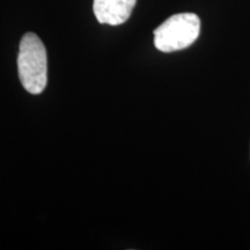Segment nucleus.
Masks as SVG:
<instances>
[{"label":"nucleus","mask_w":250,"mask_h":250,"mask_svg":"<svg viewBox=\"0 0 250 250\" xmlns=\"http://www.w3.org/2000/svg\"><path fill=\"white\" fill-rule=\"evenodd\" d=\"M201 33V19L193 13H180L154 30V45L159 51L174 52L189 48Z\"/></svg>","instance_id":"f03ea898"},{"label":"nucleus","mask_w":250,"mask_h":250,"mask_svg":"<svg viewBox=\"0 0 250 250\" xmlns=\"http://www.w3.org/2000/svg\"><path fill=\"white\" fill-rule=\"evenodd\" d=\"M137 0H94L93 11L100 23L118 26L129 20Z\"/></svg>","instance_id":"7ed1b4c3"},{"label":"nucleus","mask_w":250,"mask_h":250,"mask_svg":"<svg viewBox=\"0 0 250 250\" xmlns=\"http://www.w3.org/2000/svg\"><path fill=\"white\" fill-rule=\"evenodd\" d=\"M18 72L28 93L37 95L44 90L48 83V58L45 46L36 34L27 33L21 39Z\"/></svg>","instance_id":"f257e3e1"}]
</instances>
